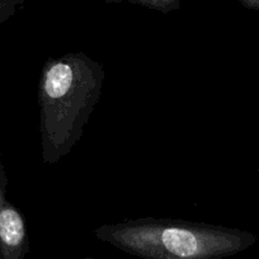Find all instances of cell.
Listing matches in <instances>:
<instances>
[{
	"label": "cell",
	"mask_w": 259,
	"mask_h": 259,
	"mask_svg": "<svg viewBox=\"0 0 259 259\" xmlns=\"http://www.w3.org/2000/svg\"><path fill=\"white\" fill-rule=\"evenodd\" d=\"M104 71L84 54L50 59L38 89L44 161L54 164L70 153L98 103Z\"/></svg>",
	"instance_id": "cell-1"
},
{
	"label": "cell",
	"mask_w": 259,
	"mask_h": 259,
	"mask_svg": "<svg viewBox=\"0 0 259 259\" xmlns=\"http://www.w3.org/2000/svg\"><path fill=\"white\" fill-rule=\"evenodd\" d=\"M94 234L99 240L144 259H223L256 241L253 234L238 229L153 218L103 225Z\"/></svg>",
	"instance_id": "cell-2"
},
{
	"label": "cell",
	"mask_w": 259,
	"mask_h": 259,
	"mask_svg": "<svg viewBox=\"0 0 259 259\" xmlns=\"http://www.w3.org/2000/svg\"><path fill=\"white\" fill-rule=\"evenodd\" d=\"M7 186L0 151V259H26L29 251L27 226L18 208L7 198Z\"/></svg>",
	"instance_id": "cell-3"
},
{
	"label": "cell",
	"mask_w": 259,
	"mask_h": 259,
	"mask_svg": "<svg viewBox=\"0 0 259 259\" xmlns=\"http://www.w3.org/2000/svg\"><path fill=\"white\" fill-rule=\"evenodd\" d=\"M106 2L118 3L121 0H106ZM130 2L145 7V8L163 12V13H170V12L179 9V7H181V0H130Z\"/></svg>",
	"instance_id": "cell-4"
},
{
	"label": "cell",
	"mask_w": 259,
	"mask_h": 259,
	"mask_svg": "<svg viewBox=\"0 0 259 259\" xmlns=\"http://www.w3.org/2000/svg\"><path fill=\"white\" fill-rule=\"evenodd\" d=\"M27 0H0V24L8 21Z\"/></svg>",
	"instance_id": "cell-5"
},
{
	"label": "cell",
	"mask_w": 259,
	"mask_h": 259,
	"mask_svg": "<svg viewBox=\"0 0 259 259\" xmlns=\"http://www.w3.org/2000/svg\"><path fill=\"white\" fill-rule=\"evenodd\" d=\"M241 4L249 9H256L259 11V0H240Z\"/></svg>",
	"instance_id": "cell-6"
},
{
	"label": "cell",
	"mask_w": 259,
	"mask_h": 259,
	"mask_svg": "<svg viewBox=\"0 0 259 259\" xmlns=\"http://www.w3.org/2000/svg\"><path fill=\"white\" fill-rule=\"evenodd\" d=\"M87 259H94V258H87Z\"/></svg>",
	"instance_id": "cell-7"
}]
</instances>
